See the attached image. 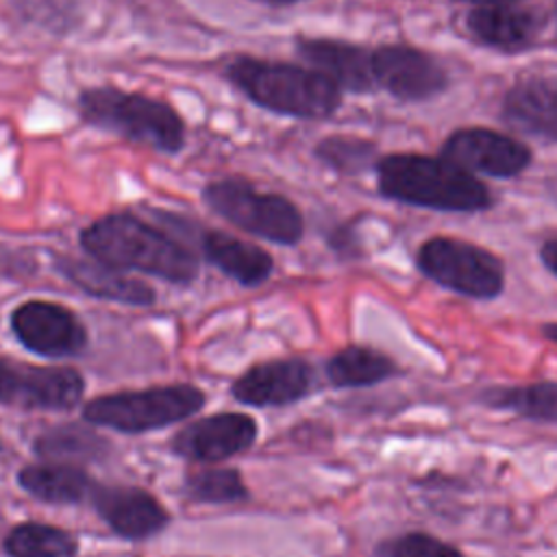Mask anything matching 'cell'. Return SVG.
Returning a JSON list of instances; mask_svg holds the SVG:
<instances>
[{
	"label": "cell",
	"mask_w": 557,
	"mask_h": 557,
	"mask_svg": "<svg viewBox=\"0 0 557 557\" xmlns=\"http://www.w3.org/2000/svg\"><path fill=\"white\" fill-rule=\"evenodd\" d=\"M224 78L252 104L285 117L324 120L342 104V89L311 65L237 54L224 65Z\"/></svg>",
	"instance_id": "cell-1"
},
{
	"label": "cell",
	"mask_w": 557,
	"mask_h": 557,
	"mask_svg": "<svg viewBox=\"0 0 557 557\" xmlns=\"http://www.w3.org/2000/svg\"><path fill=\"white\" fill-rule=\"evenodd\" d=\"M81 246L113 268L141 270L174 283H187L198 272L196 255L161 228L133 213H111L81 233Z\"/></svg>",
	"instance_id": "cell-2"
},
{
	"label": "cell",
	"mask_w": 557,
	"mask_h": 557,
	"mask_svg": "<svg viewBox=\"0 0 557 557\" xmlns=\"http://www.w3.org/2000/svg\"><path fill=\"white\" fill-rule=\"evenodd\" d=\"M379 191L396 202L435 211H483L492 205L487 187L446 157L389 154L376 161Z\"/></svg>",
	"instance_id": "cell-3"
},
{
	"label": "cell",
	"mask_w": 557,
	"mask_h": 557,
	"mask_svg": "<svg viewBox=\"0 0 557 557\" xmlns=\"http://www.w3.org/2000/svg\"><path fill=\"white\" fill-rule=\"evenodd\" d=\"M78 117L128 141L176 154L185 146V120L165 100L117 85L87 87L76 96Z\"/></svg>",
	"instance_id": "cell-4"
},
{
	"label": "cell",
	"mask_w": 557,
	"mask_h": 557,
	"mask_svg": "<svg viewBox=\"0 0 557 557\" xmlns=\"http://www.w3.org/2000/svg\"><path fill=\"white\" fill-rule=\"evenodd\" d=\"M202 198L211 211L237 228L274 244H296L305 222L300 209L285 196L259 191L244 178H218L205 185Z\"/></svg>",
	"instance_id": "cell-5"
},
{
	"label": "cell",
	"mask_w": 557,
	"mask_h": 557,
	"mask_svg": "<svg viewBox=\"0 0 557 557\" xmlns=\"http://www.w3.org/2000/svg\"><path fill=\"white\" fill-rule=\"evenodd\" d=\"M416 265L429 281L466 298L492 300L505 289L503 261L459 237H429L416 250Z\"/></svg>",
	"instance_id": "cell-6"
},
{
	"label": "cell",
	"mask_w": 557,
	"mask_h": 557,
	"mask_svg": "<svg viewBox=\"0 0 557 557\" xmlns=\"http://www.w3.org/2000/svg\"><path fill=\"white\" fill-rule=\"evenodd\" d=\"M202 403L205 394L191 385L150 387L141 392L100 396L85 407V420L137 433L183 420L198 411Z\"/></svg>",
	"instance_id": "cell-7"
},
{
	"label": "cell",
	"mask_w": 557,
	"mask_h": 557,
	"mask_svg": "<svg viewBox=\"0 0 557 557\" xmlns=\"http://www.w3.org/2000/svg\"><path fill=\"white\" fill-rule=\"evenodd\" d=\"M442 154L468 172L496 178L516 176L531 161V150L522 141L490 128L455 131L444 141Z\"/></svg>",
	"instance_id": "cell-8"
},
{
	"label": "cell",
	"mask_w": 557,
	"mask_h": 557,
	"mask_svg": "<svg viewBox=\"0 0 557 557\" xmlns=\"http://www.w3.org/2000/svg\"><path fill=\"white\" fill-rule=\"evenodd\" d=\"M11 329L17 339L44 357H67L78 352L87 333L72 311L57 302L30 300L11 313Z\"/></svg>",
	"instance_id": "cell-9"
},
{
	"label": "cell",
	"mask_w": 557,
	"mask_h": 557,
	"mask_svg": "<svg viewBox=\"0 0 557 557\" xmlns=\"http://www.w3.org/2000/svg\"><path fill=\"white\" fill-rule=\"evenodd\" d=\"M374 81L400 100H426L440 94L448 78L422 50L409 46H379L372 50Z\"/></svg>",
	"instance_id": "cell-10"
},
{
	"label": "cell",
	"mask_w": 557,
	"mask_h": 557,
	"mask_svg": "<svg viewBox=\"0 0 557 557\" xmlns=\"http://www.w3.org/2000/svg\"><path fill=\"white\" fill-rule=\"evenodd\" d=\"M298 57L311 67L324 72L329 78L337 83L339 89L366 94L376 87L374 70H372V52L331 37H296Z\"/></svg>",
	"instance_id": "cell-11"
},
{
	"label": "cell",
	"mask_w": 557,
	"mask_h": 557,
	"mask_svg": "<svg viewBox=\"0 0 557 557\" xmlns=\"http://www.w3.org/2000/svg\"><path fill=\"white\" fill-rule=\"evenodd\" d=\"M257 424L244 413L202 418L176 433L172 448L194 461H220L252 444Z\"/></svg>",
	"instance_id": "cell-12"
},
{
	"label": "cell",
	"mask_w": 557,
	"mask_h": 557,
	"mask_svg": "<svg viewBox=\"0 0 557 557\" xmlns=\"http://www.w3.org/2000/svg\"><path fill=\"white\" fill-rule=\"evenodd\" d=\"M311 368L302 359H276L252 366L233 383V396L246 405H287L307 394Z\"/></svg>",
	"instance_id": "cell-13"
},
{
	"label": "cell",
	"mask_w": 557,
	"mask_h": 557,
	"mask_svg": "<svg viewBox=\"0 0 557 557\" xmlns=\"http://www.w3.org/2000/svg\"><path fill=\"white\" fill-rule=\"evenodd\" d=\"M94 505L117 535L131 540L148 537L168 522V511L137 487H98Z\"/></svg>",
	"instance_id": "cell-14"
},
{
	"label": "cell",
	"mask_w": 557,
	"mask_h": 557,
	"mask_svg": "<svg viewBox=\"0 0 557 557\" xmlns=\"http://www.w3.org/2000/svg\"><path fill=\"white\" fill-rule=\"evenodd\" d=\"M509 126L557 141V78L533 76L516 83L503 100Z\"/></svg>",
	"instance_id": "cell-15"
},
{
	"label": "cell",
	"mask_w": 557,
	"mask_h": 557,
	"mask_svg": "<svg viewBox=\"0 0 557 557\" xmlns=\"http://www.w3.org/2000/svg\"><path fill=\"white\" fill-rule=\"evenodd\" d=\"M59 268L72 283H76L87 294L126 305H150L154 300V292L150 285L126 276L124 272H120V268H113L98 259L87 261L65 257L59 261Z\"/></svg>",
	"instance_id": "cell-16"
},
{
	"label": "cell",
	"mask_w": 557,
	"mask_h": 557,
	"mask_svg": "<svg viewBox=\"0 0 557 557\" xmlns=\"http://www.w3.org/2000/svg\"><path fill=\"white\" fill-rule=\"evenodd\" d=\"M468 28L472 35L500 50H518L531 44L537 33V15L513 4H492L479 7L468 13Z\"/></svg>",
	"instance_id": "cell-17"
},
{
	"label": "cell",
	"mask_w": 557,
	"mask_h": 557,
	"mask_svg": "<svg viewBox=\"0 0 557 557\" xmlns=\"http://www.w3.org/2000/svg\"><path fill=\"white\" fill-rule=\"evenodd\" d=\"M202 252L211 263L242 285L263 283L274 265L272 257L263 248L222 231H209L202 237Z\"/></svg>",
	"instance_id": "cell-18"
},
{
	"label": "cell",
	"mask_w": 557,
	"mask_h": 557,
	"mask_svg": "<svg viewBox=\"0 0 557 557\" xmlns=\"http://www.w3.org/2000/svg\"><path fill=\"white\" fill-rule=\"evenodd\" d=\"M81 394H83V376L76 370L26 366L17 407L70 409L81 400Z\"/></svg>",
	"instance_id": "cell-19"
},
{
	"label": "cell",
	"mask_w": 557,
	"mask_h": 557,
	"mask_svg": "<svg viewBox=\"0 0 557 557\" xmlns=\"http://www.w3.org/2000/svg\"><path fill=\"white\" fill-rule=\"evenodd\" d=\"M490 409L511 411L535 422H557V381H535L524 385H494L479 394Z\"/></svg>",
	"instance_id": "cell-20"
},
{
	"label": "cell",
	"mask_w": 557,
	"mask_h": 557,
	"mask_svg": "<svg viewBox=\"0 0 557 557\" xmlns=\"http://www.w3.org/2000/svg\"><path fill=\"white\" fill-rule=\"evenodd\" d=\"M398 374V366L368 346H346L326 363V376L335 387H368Z\"/></svg>",
	"instance_id": "cell-21"
},
{
	"label": "cell",
	"mask_w": 557,
	"mask_h": 557,
	"mask_svg": "<svg viewBox=\"0 0 557 557\" xmlns=\"http://www.w3.org/2000/svg\"><path fill=\"white\" fill-rule=\"evenodd\" d=\"M20 485L48 503H76L91 490L89 476L83 470L61 461L26 466L20 472Z\"/></svg>",
	"instance_id": "cell-22"
},
{
	"label": "cell",
	"mask_w": 557,
	"mask_h": 557,
	"mask_svg": "<svg viewBox=\"0 0 557 557\" xmlns=\"http://www.w3.org/2000/svg\"><path fill=\"white\" fill-rule=\"evenodd\" d=\"M37 455L52 461H83V459H100L109 453V442L100 437L96 431L63 424L41 433L35 442Z\"/></svg>",
	"instance_id": "cell-23"
},
{
	"label": "cell",
	"mask_w": 557,
	"mask_h": 557,
	"mask_svg": "<svg viewBox=\"0 0 557 557\" xmlns=\"http://www.w3.org/2000/svg\"><path fill=\"white\" fill-rule=\"evenodd\" d=\"M4 548L11 557H72L76 540L63 529L26 522L7 535Z\"/></svg>",
	"instance_id": "cell-24"
},
{
	"label": "cell",
	"mask_w": 557,
	"mask_h": 557,
	"mask_svg": "<svg viewBox=\"0 0 557 557\" xmlns=\"http://www.w3.org/2000/svg\"><path fill=\"white\" fill-rule=\"evenodd\" d=\"M313 154L339 174H359L374 163L376 146L355 135H329L315 144Z\"/></svg>",
	"instance_id": "cell-25"
},
{
	"label": "cell",
	"mask_w": 557,
	"mask_h": 557,
	"mask_svg": "<svg viewBox=\"0 0 557 557\" xmlns=\"http://www.w3.org/2000/svg\"><path fill=\"white\" fill-rule=\"evenodd\" d=\"M374 557H463V553L431 533L407 531L379 542Z\"/></svg>",
	"instance_id": "cell-26"
},
{
	"label": "cell",
	"mask_w": 557,
	"mask_h": 557,
	"mask_svg": "<svg viewBox=\"0 0 557 557\" xmlns=\"http://www.w3.org/2000/svg\"><path fill=\"white\" fill-rule=\"evenodd\" d=\"M187 494L202 503H231L246 496V487L235 470L213 468L196 472L187 479Z\"/></svg>",
	"instance_id": "cell-27"
},
{
	"label": "cell",
	"mask_w": 557,
	"mask_h": 557,
	"mask_svg": "<svg viewBox=\"0 0 557 557\" xmlns=\"http://www.w3.org/2000/svg\"><path fill=\"white\" fill-rule=\"evenodd\" d=\"M24 370L26 366H13L0 359V403L17 407L24 385Z\"/></svg>",
	"instance_id": "cell-28"
},
{
	"label": "cell",
	"mask_w": 557,
	"mask_h": 557,
	"mask_svg": "<svg viewBox=\"0 0 557 557\" xmlns=\"http://www.w3.org/2000/svg\"><path fill=\"white\" fill-rule=\"evenodd\" d=\"M540 261L544 263V268H546L553 276H557V237L542 244V248H540Z\"/></svg>",
	"instance_id": "cell-29"
},
{
	"label": "cell",
	"mask_w": 557,
	"mask_h": 557,
	"mask_svg": "<svg viewBox=\"0 0 557 557\" xmlns=\"http://www.w3.org/2000/svg\"><path fill=\"white\" fill-rule=\"evenodd\" d=\"M250 2H257V4H263V7H270V9H285V7L300 4L305 0H250Z\"/></svg>",
	"instance_id": "cell-30"
},
{
	"label": "cell",
	"mask_w": 557,
	"mask_h": 557,
	"mask_svg": "<svg viewBox=\"0 0 557 557\" xmlns=\"http://www.w3.org/2000/svg\"><path fill=\"white\" fill-rule=\"evenodd\" d=\"M542 335H544V339H548V342H553V344H557V322H546V324H542Z\"/></svg>",
	"instance_id": "cell-31"
},
{
	"label": "cell",
	"mask_w": 557,
	"mask_h": 557,
	"mask_svg": "<svg viewBox=\"0 0 557 557\" xmlns=\"http://www.w3.org/2000/svg\"><path fill=\"white\" fill-rule=\"evenodd\" d=\"M461 2H472L479 7H492V4H516L518 0H461Z\"/></svg>",
	"instance_id": "cell-32"
},
{
	"label": "cell",
	"mask_w": 557,
	"mask_h": 557,
	"mask_svg": "<svg viewBox=\"0 0 557 557\" xmlns=\"http://www.w3.org/2000/svg\"><path fill=\"white\" fill-rule=\"evenodd\" d=\"M550 191H553V196H555V200H557V176L550 181Z\"/></svg>",
	"instance_id": "cell-33"
}]
</instances>
